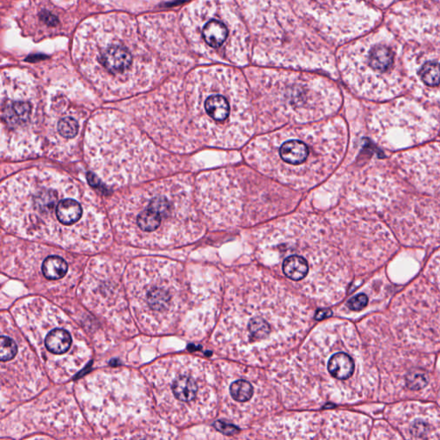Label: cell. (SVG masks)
I'll return each instance as SVG.
<instances>
[{
	"instance_id": "6da1fadb",
	"label": "cell",
	"mask_w": 440,
	"mask_h": 440,
	"mask_svg": "<svg viewBox=\"0 0 440 440\" xmlns=\"http://www.w3.org/2000/svg\"><path fill=\"white\" fill-rule=\"evenodd\" d=\"M4 225L15 234L67 250L95 251L108 237L98 199L66 174L36 168L1 186Z\"/></svg>"
},
{
	"instance_id": "7a4b0ae2",
	"label": "cell",
	"mask_w": 440,
	"mask_h": 440,
	"mask_svg": "<svg viewBox=\"0 0 440 440\" xmlns=\"http://www.w3.org/2000/svg\"><path fill=\"white\" fill-rule=\"evenodd\" d=\"M154 44L142 25L124 14L88 19L74 41V57L80 72L103 97H130L159 79Z\"/></svg>"
},
{
	"instance_id": "3957f363",
	"label": "cell",
	"mask_w": 440,
	"mask_h": 440,
	"mask_svg": "<svg viewBox=\"0 0 440 440\" xmlns=\"http://www.w3.org/2000/svg\"><path fill=\"white\" fill-rule=\"evenodd\" d=\"M125 242L145 248H171L192 242L200 231L189 187L178 178L162 180L124 195L110 210Z\"/></svg>"
},
{
	"instance_id": "277c9868",
	"label": "cell",
	"mask_w": 440,
	"mask_h": 440,
	"mask_svg": "<svg viewBox=\"0 0 440 440\" xmlns=\"http://www.w3.org/2000/svg\"><path fill=\"white\" fill-rule=\"evenodd\" d=\"M159 152L149 138L120 113L99 112L86 126V161L109 186L127 185L153 177L161 164Z\"/></svg>"
},
{
	"instance_id": "5b68a950",
	"label": "cell",
	"mask_w": 440,
	"mask_h": 440,
	"mask_svg": "<svg viewBox=\"0 0 440 440\" xmlns=\"http://www.w3.org/2000/svg\"><path fill=\"white\" fill-rule=\"evenodd\" d=\"M267 229L259 246L263 261L305 295L331 302V246L309 218Z\"/></svg>"
},
{
	"instance_id": "8992f818",
	"label": "cell",
	"mask_w": 440,
	"mask_h": 440,
	"mask_svg": "<svg viewBox=\"0 0 440 440\" xmlns=\"http://www.w3.org/2000/svg\"><path fill=\"white\" fill-rule=\"evenodd\" d=\"M251 282L235 293L228 290L220 331L232 338L250 343L262 342L279 333L306 331L309 326L308 311L298 298L289 295L281 282L270 279Z\"/></svg>"
},
{
	"instance_id": "52a82bcc",
	"label": "cell",
	"mask_w": 440,
	"mask_h": 440,
	"mask_svg": "<svg viewBox=\"0 0 440 440\" xmlns=\"http://www.w3.org/2000/svg\"><path fill=\"white\" fill-rule=\"evenodd\" d=\"M124 284L133 316L145 331H169L185 312L186 282L178 264L140 259L128 267Z\"/></svg>"
},
{
	"instance_id": "ba28073f",
	"label": "cell",
	"mask_w": 440,
	"mask_h": 440,
	"mask_svg": "<svg viewBox=\"0 0 440 440\" xmlns=\"http://www.w3.org/2000/svg\"><path fill=\"white\" fill-rule=\"evenodd\" d=\"M45 105L36 79L29 72L11 69L1 75V154L24 159L41 151Z\"/></svg>"
},
{
	"instance_id": "9c48e42d",
	"label": "cell",
	"mask_w": 440,
	"mask_h": 440,
	"mask_svg": "<svg viewBox=\"0 0 440 440\" xmlns=\"http://www.w3.org/2000/svg\"><path fill=\"white\" fill-rule=\"evenodd\" d=\"M213 70L199 71L190 75L186 81L185 101L189 121L197 129L198 135L213 140L224 139L235 142L237 136L244 139L246 132L244 124L251 121L244 118L246 112V91L227 90L231 84H225L219 76L218 83Z\"/></svg>"
},
{
	"instance_id": "30bf717a",
	"label": "cell",
	"mask_w": 440,
	"mask_h": 440,
	"mask_svg": "<svg viewBox=\"0 0 440 440\" xmlns=\"http://www.w3.org/2000/svg\"><path fill=\"white\" fill-rule=\"evenodd\" d=\"M193 4L182 15L186 36L197 51L220 60L237 61L246 55V37L239 18L224 6Z\"/></svg>"
},
{
	"instance_id": "8fae6325",
	"label": "cell",
	"mask_w": 440,
	"mask_h": 440,
	"mask_svg": "<svg viewBox=\"0 0 440 440\" xmlns=\"http://www.w3.org/2000/svg\"><path fill=\"white\" fill-rule=\"evenodd\" d=\"M45 106V143L49 156L66 159L74 154L87 111L58 91L48 97Z\"/></svg>"
},
{
	"instance_id": "7c38bea8",
	"label": "cell",
	"mask_w": 440,
	"mask_h": 440,
	"mask_svg": "<svg viewBox=\"0 0 440 440\" xmlns=\"http://www.w3.org/2000/svg\"><path fill=\"white\" fill-rule=\"evenodd\" d=\"M389 419L404 440H440V411L434 405H396Z\"/></svg>"
},
{
	"instance_id": "4fadbf2b",
	"label": "cell",
	"mask_w": 440,
	"mask_h": 440,
	"mask_svg": "<svg viewBox=\"0 0 440 440\" xmlns=\"http://www.w3.org/2000/svg\"><path fill=\"white\" fill-rule=\"evenodd\" d=\"M273 171L282 177H303L306 172L313 171L314 160L319 152L312 139L289 136L279 138V145L272 148Z\"/></svg>"
},
{
	"instance_id": "5bb4252c",
	"label": "cell",
	"mask_w": 440,
	"mask_h": 440,
	"mask_svg": "<svg viewBox=\"0 0 440 440\" xmlns=\"http://www.w3.org/2000/svg\"><path fill=\"white\" fill-rule=\"evenodd\" d=\"M281 90L279 93V103H281L282 110H286V114L293 116V111L298 116L306 120H311V118L306 113L308 111L309 116H315V112L319 114V109L313 106V103L320 106V90H313V85L309 81L307 85L303 83H290L288 86H281Z\"/></svg>"
},
{
	"instance_id": "9a60e30c",
	"label": "cell",
	"mask_w": 440,
	"mask_h": 440,
	"mask_svg": "<svg viewBox=\"0 0 440 440\" xmlns=\"http://www.w3.org/2000/svg\"><path fill=\"white\" fill-rule=\"evenodd\" d=\"M328 371L333 378L338 380H347L354 376L355 362L351 355L345 352H336L328 361Z\"/></svg>"
},
{
	"instance_id": "2e32d148",
	"label": "cell",
	"mask_w": 440,
	"mask_h": 440,
	"mask_svg": "<svg viewBox=\"0 0 440 440\" xmlns=\"http://www.w3.org/2000/svg\"><path fill=\"white\" fill-rule=\"evenodd\" d=\"M40 270L48 281H60L68 274L69 263L62 255L51 254L43 260Z\"/></svg>"
},
{
	"instance_id": "e0dca14e",
	"label": "cell",
	"mask_w": 440,
	"mask_h": 440,
	"mask_svg": "<svg viewBox=\"0 0 440 440\" xmlns=\"http://www.w3.org/2000/svg\"><path fill=\"white\" fill-rule=\"evenodd\" d=\"M393 53L385 46L378 45L371 49L368 55V65L373 70L385 72L392 67Z\"/></svg>"
},
{
	"instance_id": "ac0fdd59",
	"label": "cell",
	"mask_w": 440,
	"mask_h": 440,
	"mask_svg": "<svg viewBox=\"0 0 440 440\" xmlns=\"http://www.w3.org/2000/svg\"><path fill=\"white\" fill-rule=\"evenodd\" d=\"M172 392L178 400L189 403L197 395L198 386L194 378L189 376H181L177 378L172 385Z\"/></svg>"
},
{
	"instance_id": "d6986e66",
	"label": "cell",
	"mask_w": 440,
	"mask_h": 440,
	"mask_svg": "<svg viewBox=\"0 0 440 440\" xmlns=\"http://www.w3.org/2000/svg\"><path fill=\"white\" fill-rule=\"evenodd\" d=\"M420 79L427 86L434 87L440 84V65L436 62L424 64L419 72Z\"/></svg>"
},
{
	"instance_id": "ffe728a7",
	"label": "cell",
	"mask_w": 440,
	"mask_h": 440,
	"mask_svg": "<svg viewBox=\"0 0 440 440\" xmlns=\"http://www.w3.org/2000/svg\"><path fill=\"white\" fill-rule=\"evenodd\" d=\"M229 392L233 399H235L240 403H244L251 399L253 396V387L251 382L246 380H236L232 382L231 387H229Z\"/></svg>"
},
{
	"instance_id": "44dd1931",
	"label": "cell",
	"mask_w": 440,
	"mask_h": 440,
	"mask_svg": "<svg viewBox=\"0 0 440 440\" xmlns=\"http://www.w3.org/2000/svg\"><path fill=\"white\" fill-rule=\"evenodd\" d=\"M18 347L16 342L10 335L3 334L0 340V359L2 362L11 361L16 357Z\"/></svg>"
},
{
	"instance_id": "7402d4cb",
	"label": "cell",
	"mask_w": 440,
	"mask_h": 440,
	"mask_svg": "<svg viewBox=\"0 0 440 440\" xmlns=\"http://www.w3.org/2000/svg\"><path fill=\"white\" fill-rule=\"evenodd\" d=\"M374 440H404L401 435H398V432L393 428H390L388 425H382L377 428L375 432Z\"/></svg>"
},
{
	"instance_id": "603a6c76",
	"label": "cell",
	"mask_w": 440,
	"mask_h": 440,
	"mask_svg": "<svg viewBox=\"0 0 440 440\" xmlns=\"http://www.w3.org/2000/svg\"><path fill=\"white\" fill-rule=\"evenodd\" d=\"M368 304V297L364 293L358 294L347 301V307L354 312H359Z\"/></svg>"
},
{
	"instance_id": "cb8c5ba5",
	"label": "cell",
	"mask_w": 440,
	"mask_h": 440,
	"mask_svg": "<svg viewBox=\"0 0 440 440\" xmlns=\"http://www.w3.org/2000/svg\"><path fill=\"white\" fill-rule=\"evenodd\" d=\"M213 427H215L218 431L225 435H233L239 432V428L234 426V425L221 422V420H218V422H214Z\"/></svg>"
}]
</instances>
